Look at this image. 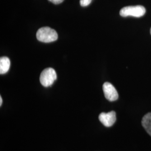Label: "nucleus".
Listing matches in <instances>:
<instances>
[{
	"instance_id": "obj_8",
	"label": "nucleus",
	"mask_w": 151,
	"mask_h": 151,
	"mask_svg": "<svg viewBox=\"0 0 151 151\" xmlns=\"http://www.w3.org/2000/svg\"><path fill=\"white\" fill-rule=\"evenodd\" d=\"M92 0H80V3L81 6L82 7H86L89 5Z\"/></svg>"
},
{
	"instance_id": "obj_4",
	"label": "nucleus",
	"mask_w": 151,
	"mask_h": 151,
	"mask_svg": "<svg viewBox=\"0 0 151 151\" xmlns=\"http://www.w3.org/2000/svg\"><path fill=\"white\" fill-rule=\"evenodd\" d=\"M103 89L105 97L109 101H114L118 99V93L111 83L105 82L103 85Z\"/></svg>"
},
{
	"instance_id": "obj_2",
	"label": "nucleus",
	"mask_w": 151,
	"mask_h": 151,
	"mask_svg": "<svg viewBox=\"0 0 151 151\" xmlns=\"http://www.w3.org/2000/svg\"><path fill=\"white\" fill-rule=\"evenodd\" d=\"M146 11V9L143 6H130L122 9L120 11V15L123 17H140L145 14Z\"/></svg>"
},
{
	"instance_id": "obj_7",
	"label": "nucleus",
	"mask_w": 151,
	"mask_h": 151,
	"mask_svg": "<svg viewBox=\"0 0 151 151\" xmlns=\"http://www.w3.org/2000/svg\"><path fill=\"white\" fill-rule=\"evenodd\" d=\"M142 125L146 132L151 136V113L147 114L143 116Z\"/></svg>"
},
{
	"instance_id": "obj_6",
	"label": "nucleus",
	"mask_w": 151,
	"mask_h": 151,
	"mask_svg": "<svg viewBox=\"0 0 151 151\" xmlns=\"http://www.w3.org/2000/svg\"><path fill=\"white\" fill-rule=\"evenodd\" d=\"M10 67V60L7 57H2L0 58V74L7 73Z\"/></svg>"
},
{
	"instance_id": "obj_10",
	"label": "nucleus",
	"mask_w": 151,
	"mask_h": 151,
	"mask_svg": "<svg viewBox=\"0 0 151 151\" xmlns=\"http://www.w3.org/2000/svg\"><path fill=\"white\" fill-rule=\"evenodd\" d=\"M2 99L1 96H0V106L2 105Z\"/></svg>"
},
{
	"instance_id": "obj_11",
	"label": "nucleus",
	"mask_w": 151,
	"mask_h": 151,
	"mask_svg": "<svg viewBox=\"0 0 151 151\" xmlns=\"http://www.w3.org/2000/svg\"><path fill=\"white\" fill-rule=\"evenodd\" d=\"M150 32H151V30H150Z\"/></svg>"
},
{
	"instance_id": "obj_3",
	"label": "nucleus",
	"mask_w": 151,
	"mask_h": 151,
	"mask_svg": "<svg viewBox=\"0 0 151 151\" xmlns=\"http://www.w3.org/2000/svg\"><path fill=\"white\" fill-rule=\"evenodd\" d=\"M57 80V73L53 68H47L44 70L40 76V82L43 86H50Z\"/></svg>"
},
{
	"instance_id": "obj_5",
	"label": "nucleus",
	"mask_w": 151,
	"mask_h": 151,
	"mask_svg": "<svg viewBox=\"0 0 151 151\" xmlns=\"http://www.w3.org/2000/svg\"><path fill=\"white\" fill-rule=\"evenodd\" d=\"M99 119L104 126L110 127H111L116 122V113L114 111H111L108 113H102L99 115Z\"/></svg>"
},
{
	"instance_id": "obj_9",
	"label": "nucleus",
	"mask_w": 151,
	"mask_h": 151,
	"mask_svg": "<svg viewBox=\"0 0 151 151\" xmlns=\"http://www.w3.org/2000/svg\"><path fill=\"white\" fill-rule=\"evenodd\" d=\"M50 2L53 3L54 4H56V5H58V4H60V3H62V2H63L64 0H48Z\"/></svg>"
},
{
	"instance_id": "obj_1",
	"label": "nucleus",
	"mask_w": 151,
	"mask_h": 151,
	"mask_svg": "<svg viewBox=\"0 0 151 151\" xmlns=\"http://www.w3.org/2000/svg\"><path fill=\"white\" fill-rule=\"evenodd\" d=\"M37 38L41 42L50 43L57 40L58 34L55 30L50 27H41L37 32Z\"/></svg>"
}]
</instances>
